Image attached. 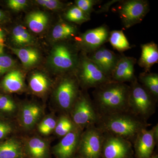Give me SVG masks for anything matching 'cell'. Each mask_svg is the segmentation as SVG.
Here are the masks:
<instances>
[{
    "label": "cell",
    "mask_w": 158,
    "mask_h": 158,
    "mask_svg": "<svg viewBox=\"0 0 158 158\" xmlns=\"http://www.w3.org/2000/svg\"><path fill=\"white\" fill-rule=\"evenodd\" d=\"M130 89L125 83L113 81L94 88L92 101L99 116L128 110Z\"/></svg>",
    "instance_id": "cell-1"
},
{
    "label": "cell",
    "mask_w": 158,
    "mask_h": 158,
    "mask_svg": "<svg viewBox=\"0 0 158 158\" xmlns=\"http://www.w3.org/2000/svg\"><path fill=\"white\" fill-rule=\"evenodd\" d=\"M150 125L128 110L100 116L95 125L103 134L121 137L133 144L138 133Z\"/></svg>",
    "instance_id": "cell-2"
},
{
    "label": "cell",
    "mask_w": 158,
    "mask_h": 158,
    "mask_svg": "<svg viewBox=\"0 0 158 158\" xmlns=\"http://www.w3.org/2000/svg\"><path fill=\"white\" fill-rule=\"evenodd\" d=\"M130 86L129 110L147 121L155 113L158 100L139 83L137 78Z\"/></svg>",
    "instance_id": "cell-3"
},
{
    "label": "cell",
    "mask_w": 158,
    "mask_h": 158,
    "mask_svg": "<svg viewBox=\"0 0 158 158\" xmlns=\"http://www.w3.org/2000/svg\"><path fill=\"white\" fill-rule=\"evenodd\" d=\"M74 73H76L79 86L83 90L95 88L112 81L88 58L87 54L82 52Z\"/></svg>",
    "instance_id": "cell-4"
},
{
    "label": "cell",
    "mask_w": 158,
    "mask_h": 158,
    "mask_svg": "<svg viewBox=\"0 0 158 158\" xmlns=\"http://www.w3.org/2000/svg\"><path fill=\"white\" fill-rule=\"evenodd\" d=\"M78 49L65 42L57 44L51 51L49 63L51 67L61 73H74L78 63Z\"/></svg>",
    "instance_id": "cell-5"
},
{
    "label": "cell",
    "mask_w": 158,
    "mask_h": 158,
    "mask_svg": "<svg viewBox=\"0 0 158 158\" xmlns=\"http://www.w3.org/2000/svg\"><path fill=\"white\" fill-rule=\"evenodd\" d=\"M84 90L80 92L69 114L76 127L82 130L96 124L99 118L92 99L87 90Z\"/></svg>",
    "instance_id": "cell-6"
},
{
    "label": "cell",
    "mask_w": 158,
    "mask_h": 158,
    "mask_svg": "<svg viewBox=\"0 0 158 158\" xmlns=\"http://www.w3.org/2000/svg\"><path fill=\"white\" fill-rule=\"evenodd\" d=\"M72 75L61 78L54 92V98L58 108L67 115H69L81 92L76 77H74Z\"/></svg>",
    "instance_id": "cell-7"
},
{
    "label": "cell",
    "mask_w": 158,
    "mask_h": 158,
    "mask_svg": "<svg viewBox=\"0 0 158 158\" xmlns=\"http://www.w3.org/2000/svg\"><path fill=\"white\" fill-rule=\"evenodd\" d=\"M118 3L116 11L126 29L141 23L150 10L147 0H121Z\"/></svg>",
    "instance_id": "cell-8"
},
{
    "label": "cell",
    "mask_w": 158,
    "mask_h": 158,
    "mask_svg": "<svg viewBox=\"0 0 158 158\" xmlns=\"http://www.w3.org/2000/svg\"><path fill=\"white\" fill-rule=\"evenodd\" d=\"M104 135L95 125L83 131L80 138L77 152L85 158H101Z\"/></svg>",
    "instance_id": "cell-9"
},
{
    "label": "cell",
    "mask_w": 158,
    "mask_h": 158,
    "mask_svg": "<svg viewBox=\"0 0 158 158\" xmlns=\"http://www.w3.org/2000/svg\"><path fill=\"white\" fill-rule=\"evenodd\" d=\"M110 29L106 24L85 31L77 40L76 46L82 52H93L108 42Z\"/></svg>",
    "instance_id": "cell-10"
},
{
    "label": "cell",
    "mask_w": 158,
    "mask_h": 158,
    "mask_svg": "<svg viewBox=\"0 0 158 158\" xmlns=\"http://www.w3.org/2000/svg\"><path fill=\"white\" fill-rule=\"evenodd\" d=\"M101 158H132V144L124 138L104 134Z\"/></svg>",
    "instance_id": "cell-11"
},
{
    "label": "cell",
    "mask_w": 158,
    "mask_h": 158,
    "mask_svg": "<svg viewBox=\"0 0 158 158\" xmlns=\"http://www.w3.org/2000/svg\"><path fill=\"white\" fill-rule=\"evenodd\" d=\"M158 138V126L150 130L144 129L140 132L134 141V151L136 158H150Z\"/></svg>",
    "instance_id": "cell-12"
},
{
    "label": "cell",
    "mask_w": 158,
    "mask_h": 158,
    "mask_svg": "<svg viewBox=\"0 0 158 158\" xmlns=\"http://www.w3.org/2000/svg\"><path fill=\"white\" fill-rule=\"evenodd\" d=\"M84 130L77 128L62 137L52 148L56 158H73L77 152L81 135Z\"/></svg>",
    "instance_id": "cell-13"
},
{
    "label": "cell",
    "mask_w": 158,
    "mask_h": 158,
    "mask_svg": "<svg viewBox=\"0 0 158 158\" xmlns=\"http://www.w3.org/2000/svg\"><path fill=\"white\" fill-rule=\"evenodd\" d=\"M137 62V59L134 57L120 54L111 74V80L123 83L134 81L137 78L135 69Z\"/></svg>",
    "instance_id": "cell-14"
},
{
    "label": "cell",
    "mask_w": 158,
    "mask_h": 158,
    "mask_svg": "<svg viewBox=\"0 0 158 158\" xmlns=\"http://www.w3.org/2000/svg\"><path fill=\"white\" fill-rule=\"evenodd\" d=\"M87 56L106 76L111 79V74L118 61L119 55L103 45Z\"/></svg>",
    "instance_id": "cell-15"
},
{
    "label": "cell",
    "mask_w": 158,
    "mask_h": 158,
    "mask_svg": "<svg viewBox=\"0 0 158 158\" xmlns=\"http://www.w3.org/2000/svg\"><path fill=\"white\" fill-rule=\"evenodd\" d=\"M41 108L36 104L28 103L20 108L19 121L22 127L30 130L34 127L42 116Z\"/></svg>",
    "instance_id": "cell-16"
},
{
    "label": "cell",
    "mask_w": 158,
    "mask_h": 158,
    "mask_svg": "<svg viewBox=\"0 0 158 158\" xmlns=\"http://www.w3.org/2000/svg\"><path fill=\"white\" fill-rule=\"evenodd\" d=\"M23 148L25 158H50L48 143L40 137L27 139Z\"/></svg>",
    "instance_id": "cell-17"
},
{
    "label": "cell",
    "mask_w": 158,
    "mask_h": 158,
    "mask_svg": "<svg viewBox=\"0 0 158 158\" xmlns=\"http://www.w3.org/2000/svg\"><path fill=\"white\" fill-rule=\"evenodd\" d=\"M141 55L138 60V65L145 72H150L152 67L158 62V46L155 43L152 42L141 44Z\"/></svg>",
    "instance_id": "cell-18"
},
{
    "label": "cell",
    "mask_w": 158,
    "mask_h": 158,
    "mask_svg": "<svg viewBox=\"0 0 158 158\" xmlns=\"http://www.w3.org/2000/svg\"><path fill=\"white\" fill-rule=\"evenodd\" d=\"M25 87L23 76L19 70L9 71L5 76L0 84V88L6 93L20 92Z\"/></svg>",
    "instance_id": "cell-19"
},
{
    "label": "cell",
    "mask_w": 158,
    "mask_h": 158,
    "mask_svg": "<svg viewBox=\"0 0 158 158\" xmlns=\"http://www.w3.org/2000/svg\"><path fill=\"white\" fill-rule=\"evenodd\" d=\"M0 158H25L23 145L14 138L0 142Z\"/></svg>",
    "instance_id": "cell-20"
},
{
    "label": "cell",
    "mask_w": 158,
    "mask_h": 158,
    "mask_svg": "<svg viewBox=\"0 0 158 158\" xmlns=\"http://www.w3.org/2000/svg\"><path fill=\"white\" fill-rule=\"evenodd\" d=\"M77 31L75 26L65 21H60L53 29L52 38L55 41L62 42L75 37Z\"/></svg>",
    "instance_id": "cell-21"
},
{
    "label": "cell",
    "mask_w": 158,
    "mask_h": 158,
    "mask_svg": "<svg viewBox=\"0 0 158 158\" xmlns=\"http://www.w3.org/2000/svg\"><path fill=\"white\" fill-rule=\"evenodd\" d=\"M48 21V16L42 11L31 12L27 18V24L29 28L35 33H41L44 31Z\"/></svg>",
    "instance_id": "cell-22"
},
{
    "label": "cell",
    "mask_w": 158,
    "mask_h": 158,
    "mask_svg": "<svg viewBox=\"0 0 158 158\" xmlns=\"http://www.w3.org/2000/svg\"><path fill=\"white\" fill-rule=\"evenodd\" d=\"M11 50L19 58L25 67L33 66L39 61L40 54L35 49L11 48Z\"/></svg>",
    "instance_id": "cell-23"
},
{
    "label": "cell",
    "mask_w": 158,
    "mask_h": 158,
    "mask_svg": "<svg viewBox=\"0 0 158 158\" xmlns=\"http://www.w3.org/2000/svg\"><path fill=\"white\" fill-rule=\"evenodd\" d=\"M138 80L139 83L158 100V74L144 72L139 74Z\"/></svg>",
    "instance_id": "cell-24"
},
{
    "label": "cell",
    "mask_w": 158,
    "mask_h": 158,
    "mask_svg": "<svg viewBox=\"0 0 158 158\" xmlns=\"http://www.w3.org/2000/svg\"><path fill=\"white\" fill-rule=\"evenodd\" d=\"M108 41L114 49L120 53L132 48L122 31L115 30L110 31Z\"/></svg>",
    "instance_id": "cell-25"
},
{
    "label": "cell",
    "mask_w": 158,
    "mask_h": 158,
    "mask_svg": "<svg viewBox=\"0 0 158 158\" xmlns=\"http://www.w3.org/2000/svg\"><path fill=\"white\" fill-rule=\"evenodd\" d=\"M30 88L36 94H43L48 90L50 82L44 74L37 73L31 76L29 82Z\"/></svg>",
    "instance_id": "cell-26"
},
{
    "label": "cell",
    "mask_w": 158,
    "mask_h": 158,
    "mask_svg": "<svg viewBox=\"0 0 158 158\" xmlns=\"http://www.w3.org/2000/svg\"><path fill=\"white\" fill-rule=\"evenodd\" d=\"M77 128L69 115L64 114L57 120L54 131L58 137H63Z\"/></svg>",
    "instance_id": "cell-27"
},
{
    "label": "cell",
    "mask_w": 158,
    "mask_h": 158,
    "mask_svg": "<svg viewBox=\"0 0 158 158\" xmlns=\"http://www.w3.org/2000/svg\"><path fill=\"white\" fill-rule=\"evenodd\" d=\"M64 18L68 22L82 24L90 20V17L84 13L75 5L72 6L64 14Z\"/></svg>",
    "instance_id": "cell-28"
},
{
    "label": "cell",
    "mask_w": 158,
    "mask_h": 158,
    "mask_svg": "<svg viewBox=\"0 0 158 158\" xmlns=\"http://www.w3.org/2000/svg\"><path fill=\"white\" fill-rule=\"evenodd\" d=\"M17 105L8 95L0 93V115L11 116L17 110Z\"/></svg>",
    "instance_id": "cell-29"
},
{
    "label": "cell",
    "mask_w": 158,
    "mask_h": 158,
    "mask_svg": "<svg viewBox=\"0 0 158 158\" xmlns=\"http://www.w3.org/2000/svg\"><path fill=\"white\" fill-rule=\"evenodd\" d=\"M57 121L56 119L53 116H46L38 124V131L44 135H49L55 130Z\"/></svg>",
    "instance_id": "cell-30"
},
{
    "label": "cell",
    "mask_w": 158,
    "mask_h": 158,
    "mask_svg": "<svg viewBox=\"0 0 158 158\" xmlns=\"http://www.w3.org/2000/svg\"><path fill=\"white\" fill-rule=\"evenodd\" d=\"M102 2L101 0H76L75 3L79 9L90 17L91 13L94 11V7Z\"/></svg>",
    "instance_id": "cell-31"
},
{
    "label": "cell",
    "mask_w": 158,
    "mask_h": 158,
    "mask_svg": "<svg viewBox=\"0 0 158 158\" xmlns=\"http://www.w3.org/2000/svg\"><path fill=\"white\" fill-rule=\"evenodd\" d=\"M15 61L11 57L7 55H0V77L14 67Z\"/></svg>",
    "instance_id": "cell-32"
},
{
    "label": "cell",
    "mask_w": 158,
    "mask_h": 158,
    "mask_svg": "<svg viewBox=\"0 0 158 158\" xmlns=\"http://www.w3.org/2000/svg\"><path fill=\"white\" fill-rule=\"evenodd\" d=\"M14 131V127L10 122L3 119H0V142L8 138Z\"/></svg>",
    "instance_id": "cell-33"
},
{
    "label": "cell",
    "mask_w": 158,
    "mask_h": 158,
    "mask_svg": "<svg viewBox=\"0 0 158 158\" xmlns=\"http://www.w3.org/2000/svg\"><path fill=\"white\" fill-rule=\"evenodd\" d=\"M36 2L38 5L50 10H62L65 6L64 3L57 0H38Z\"/></svg>",
    "instance_id": "cell-34"
},
{
    "label": "cell",
    "mask_w": 158,
    "mask_h": 158,
    "mask_svg": "<svg viewBox=\"0 0 158 158\" xmlns=\"http://www.w3.org/2000/svg\"><path fill=\"white\" fill-rule=\"evenodd\" d=\"M8 5L12 10L20 11L27 6V2L26 0H9Z\"/></svg>",
    "instance_id": "cell-35"
},
{
    "label": "cell",
    "mask_w": 158,
    "mask_h": 158,
    "mask_svg": "<svg viewBox=\"0 0 158 158\" xmlns=\"http://www.w3.org/2000/svg\"><path fill=\"white\" fill-rule=\"evenodd\" d=\"M26 28L22 25H18L15 27L12 31V40L16 44L18 45L22 34Z\"/></svg>",
    "instance_id": "cell-36"
},
{
    "label": "cell",
    "mask_w": 158,
    "mask_h": 158,
    "mask_svg": "<svg viewBox=\"0 0 158 158\" xmlns=\"http://www.w3.org/2000/svg\"><path fill=\"white\" fill-rule=\"evenodd\" d=\"M119 2H120V1H118V0H111L109 1L104 4L98 10L95 11V13L96 14H101V13L108 12L112 5L115 3Z\"/></svg>",
    "instance_id": "cell-37"
},
{
    "label": "cell",
    "mask_w": 158,
    "mask_h": 158,
    "mask_svg": "<svg viewBox=\"0 0 158 158\" xmlns=\"http://www.w3.org/2000/svg\"><path fill=\"white\" fill-rule=\"evenodd\" d=\"M4 42V34L3 31L0 29V45H3Z\"/></svg>",
    "instance_id": "cell-38"
},
{
    "label": "cell",
    "mask_w": 158,
    "mask_h": 158,
    "mask_svg": "<svg viewBox=\"0 0 158 158\" xmlns=\"http://www.w3.org/2000/svg\"><path fill=\"white\" fill-rule=\"evenodd\" d=\"M4 54V44L0 45V55H2Z\"/></svg>",
    "instance_id": "cell-39"
},
{
    "label": "cell",
    "mask_w": 158,
    "mask_h": 158,
    "mask_svg": "<svg viewBox=\"0 0 158 158\" xmlns=\"http://www.w3.org/2000/svg\"><path fill=\"white\" fill-rule=\"evenodd\" d=\"M5 18V15L2 11L0 10V21L4 19Z\"/></svg>",
    "instance_id": "cell-40"
},
{
    "label": "cell",
    "mask_w": 158,
    "mask_h": 158,
    "mask_svg": "<svg viewBox=\"0 0 158 158\" xmlns=\"http://www.w3.org/2000/svg\"><path fill=\"white\" fill-rule=\"evenodd\" d=\"M150 158H158V155H156L152 156Z\"/></svg>",
    "instance_id": "cell-41"
},
{
    "label": "cell",
    "mask_w": 158,
    "mask_h": 158,
    "mask_svg": "<svg viewBox=\"0 0 158 158\" xmlns=\"http://www.w3.org/2000/svg\"><path fill=\"white\" fill-rule=\"evenodd\" d=\"M73 158H85L81 156H74Z\"/></svg>",
    "instance_id": "cell-42"
}]
</instances>
